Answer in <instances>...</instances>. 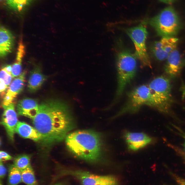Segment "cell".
Listing matches in <instances>:
<instances>
[{
	"label": "cell",
	"instance_id": "obj_25",
	"mask_svg": "<svg viewBox=\"0 0 185 185\" xmlns=\"http://www.w3.org/2000/svg\"><path fill=\"white\" fill-rule=\"evenodd\" d=\"M6 169L2 162L0 163V177L1 179L3 178L5 175Z\"/></svg>",
	"mask_w": 185,
	"mask_h": 185
},
{
	"label": "cell",
	"instance_id": "obj_6",
	"mask_svg": "<svg viewBox=\"0 0 185 185\" xmlns=\"http://www.w3.org/2000/svg\"><path fill=\"white\" fill-rule=\"evenodd\" d=\"M144 105L153 107V102L148 85L138 86L129 92L126 102L113 118L126 113L136 112Z\"/></svg>",
	"mask_w": 185,
	"mask_h": 185
},
{
	"label": "cell",
	"instance_id": "obj_8",
	"mask_svg": "<svg viewBox=\"0 0 185 185\" xmlns=\"http://www.w3.org/2000/svg\"><path fill=\"white\" fill-rule=\"evenodd\" d=\"M73 177L79 181L81 185H119V181L111 175H99L81 170L66 169L61 170L57 178L66 176Z\"/></svg>",
	"mask_w": 185,
	"mask_h": 185
},
{
	"label": "cell",
	"instance_id": "obj_27",
	"mask_svg": "<svg viewBox=\"0 0 185 185\" xmlns=\"http://www.w3.org/2000/svg\"><path fill=\"white\" fill-rule=\"evenodd\" d=\"M0 91L1 93H3L8 88L7 86L3 82L0 81Z\"/></svg>",
	"mask_w": 185,
	"mask_h": 185
},
{
	"label": "cell",
	"instance_id": "obj_31",
	"mask_svg": "<svg viewBox=\"0 0 185 185\" xmlns=\"http://www.w3.org/2000/svg\"></svg>",
	"mask_w": 185,
	"mask_h": 185
},
{
	"label": "cell",
	"instance_id": "obj_28",
	"mask_svg": "<svg viewBox=\"0 0 185 185\" xmlns=\"http://www.w3.org/2000/svg\"><path fill=\"white\" fill-rule=\"evenodd\" d=\"M160 1L167 4H171L175 2L176 0H159Z\"/></svg>",
	"mask_w": 185,
	"mask_h": 185
},
{
	"label": "cell",
	"instance_id": "obj_1",
	"mask_svg": "<svg viewBox=\"0 0 185 185\" xmlns=\"http://www.w3.org/2000/svg\"><path fill=\"white\" fill-rule=\"evenodd\" d=\"M33 125L40 134V141L49 146L65 138L74 127V119L70 108L64 102L56 99L43 101L33 119Z\"/></svg>",
	"mask_w": 185,
	"mask_h": 185
},
{
	"label": "cell",
	"instance_id": "obj_11",
	"mask_svg": "<svg viewBox=\"0 0 185 185\" xmlns=\"http://www.w3.org/2000/svg\"><path fill=\"white\" fill-rule=\"evenodd\" d=\"M124 136L128 149L132 151L140 149L150 143L152 141L151 137L142 132H126Z\"/></svg>",
	"mask_w": 185,
	"mask_h": 185
},
{
	"label": "cell",
	"instance_id": "obj_21",
	"mask_svg": "<svg viewBox=\"0 0 185 185\" xmlns=\"http://www.w3.org/2000/svg\"><path fill=\"white\" fill-rule=\"evenodd\" d=\"M32 0H6L7 4L12 9L21 11L30 3Z\"/></svg>",
	"mask_w": 185,
	"mask_h": 185
},
{
	"label": "cell",
	"instance_id": "obj_3",
	"mask_svg": "<svg viewBox=\"0 0 185 185\" xmlns=\"http://www.w3.org/2000/svg\"><path fill=\"white\" fill-rule=\"evenodd\" d=\"M136 57L127 50L118 54L116 61L117 86L115 102L121 96L127 85L135 76L137 70Z\"/></svg>",
	"mask_w": 185,
	"mask_h": 185
},
{
	"label": "cell",
	"instance_id": "obj_15",
	"mask_svg": "<svg viewBox=\"0 0 185 185\" xmlns=\"http://www.w3.org/2000/svg\"><path fill=\"white\" fill-rule=\"evenodd\" d=\"M15 132L21 137L32 140L34 141H40V134L35 127L24 122L18 121L15 130Z\"/></svg>",
	"mask_w": 185,
	"mask_h": 185
},
{
	"label": "cell",
	"instance_id": "obj_29",
	"mask_svg": "<svg viewBox=\"0 0 185 185\" xmlns=\"http://www.w3.org/2000/svg\"><path fill=\"white\" fill-rule=\"evenodd\" d=\"M181 135L183 137L184 139V142L183 145L184 148V150H185V134L184 133H182Z\"/></svg>",
	"mask_w": 185,
	"mask_h": 185
},
{
	"label": "cell",
	"instance_id": "obj_19",
	"mask_svg": "<svg viewBox=\"0 0 185 185\" xmlns=\"http://www.w3.org/2000/svg\"><path fill=\"white\" fill-rule=\"evenodd\" d=\"M21 171L22 182L27 185H38L34 172L31 165Z\"/></svg>",
	"mask_w": 185,
	"mask_h": 185
},
{
	"label": "cell",
	"instance_id": "obj_13",
	"mask_svg": "<svg viewBox=\"0 0 185 185\" xmlns=\"http://www.w3.org/2000/svg\"><path fill=\"white\" fill-rule=\"evenodd\" d=\"M39 106L37 101L34 99L30 98L22 99L17 104V114L33 119L38 113Z\"/></svg>",
	"mask_w": 185,
	"mask_h": 185
},
{
	"label": "cell",
	"instance_id": "obj_20",
	"mask_svg": "<svg viewBox=\"0 0 185 185\" xmlns=\"http://www.w3.org/2000/svg\"><path fill=\"white\" fill-rule=\"evenodd\" d=\"M13 164L21 171L24 170L30 165V158L26 154L18 155L15 158Z\"/></svg>",
	"mask_w": 185,
	"mask_h": 185
},
{
	"label": "cell",
	"instance_id": "obj_4",
	"mask_svg": "<svg viewBox=\"0 0 185 185\" xmlns=\"http://www.w3.org/2000/svg\"><path fill=\"white\" fill-rule=\"evenodd\" d=\"M148 85L153 107L162 112L168 113L173 103L170 79L164 76H159L153 79Z\"/></svg>",
	"mask_w": 185,
	"mask_h": 185
},
{
	"label": "cell",
	"instance_id": "obj_23",
	"mask_svg": "<svg viewBox=\"0 0 185 185\" xmlns=\"http://www.w3.org/2000/svg\"><path fill=\"white\" fill-rule=\"evenodd\" d=\"M22 72V62L15 61L12 66L11 73L13 78L20 76Z\"/></svg>",
	"mask_w": 185,
	"mask_h": 185
},
{
	"label": "cell",
	"instance_id": "obj_26",
	"mask_svg": "<svg viewBox=\"0 0 185 185\" xmlns=\"http://www.w3.org/2000/svg\"><path fill=\"white\" fill-rule=\"evenodd\" d=\"M173 176L176 181L179 185H185V179L175 175Z\"/></svg>",
	"mask_w": 185,
	"mask_h": 185
},
{
	"label": "cell",
	"instance_id": "obj_7",
	"mask_svg": "<svg viewBox=\"0 0 185 185\" xmlns=\"http://www.w3.org/2000/svg\"><path fill=\"white\" fill-rule=\"evenodd\" d=\"M146 23L144 21L138 26L127 28L125 31L134 43L135 50L134 54L136 58L140 60L142 66L151 68L146 44L148 35Z\"/></svg>",
	"mask_w": 185,
	"mask_h": 185
},
{
	"label": "cell",
	"instance_id": "obj_10",
	"mask_svg": "<svg viewBox=\"0 0 185 185\" xmlns=\"http://www.w3.org/2000/svg\"><path fill=\"white\" fill-rule=\"evenodd\" d=\"M14 105L13 103L8 106H3L4 111L1 122L6 130L8 137L12 141L14 140L15 128L18 122Z\"/></svg>",
	"mask_w": 185,
	"mask_h": 185
},
{
	"label": "cell",
	"instance_id": "obj_5",
	"mask_svg": "<svg viewBox=\"0 0 185 185\" xmlns=\"http://www.w3.org/2000/svg\"><path fill=\"white\" fill-rule=\"evenodd\" d=\"M146 21L163 37H173L177 34L180 27L179 17L171 6L166 7L158 14Z\"/></svg>",
	"mask_w": 185,
	"mask_h": 185
},
{
	"label": "cell",
	"instance_id": "obj_2",
	"mask_svg": "<svg viewBox=\"0 0 185 185\" xmlns=\"http://www.w3.org/2000/svg\"><path fill=\"white\" fill-rule=\"evenodd\" d=\"M65 142L69 150L78 158L92 163L101 161L102 142L99 133L89 130L76 131L67 135Z\"/></svg>",
	"mask_w": 185,
	"mask_h": 185
},
{
	"label": "cell",
	"instance_id": "obj_18",
	"mask_svg": "<svg viewBox=\"0 0 185 185\" xmlns=\"http://www.w3.org/2000/svg\"><path fill=\"white\" fill-rule=\"evenodd\" d=\"M22 182L21 171L13 164L10 167L7 185H17Z\"/></svg>",
	"mask_w": 185,
	"mask_h": 185
},
{
	"label": "cell",
	"instance_id": "obj_30",
	"mask_svg": "<svg viewBox=\"0 0 185 185\" xmlns=\"http://www.w3.org/2000/svg\"><path fill=\"white\" fill-rule=\"evenodd\" d=\"M54 185H67V184L66 183L63 182H59L57 184H55Z\"/></svg>",
	"mask_w": 185,
	"mask_h": 185
},
{
	"label": "cell",
	"instance_id": "obj_17",
	"mask_svg": "<svg viewBox=\"0 0 185 185\" xmlns=\"http://www.w3.org/2000/svg\"><path fill=\"white\" fill-rule=\"evenodd\" d=\"M26 72L24 71L21 75L15 78L9 86L6 95L12 97L14 99L22 91L25 82Z\"/></svg>",
	"mask_w": 185,
	"mask_h": 185
},
{
	"label": "cell",
	"instance_id": "obj_24",
	"mask_svg": "<svg viewBox=\"0 0 185 185\" xmlns=\"http://www.w3.org/2000/svg\"><path fill=\"white\" fill-rule=\"evenodd\" d=\"M12 157L6 152L1 151L0 152V160L1 162L11 160Z\"/></svg>",
	"mask_w": 185,
	"mask_h": 185
},
{
	"label": "cell",
	"instance_id": "obj_12",
	"mask_svg": "<svg viewBox=\"0 0 185 185\" xmlns=\"http://www.w3.org/2000/svg\"><path fill=\"white\" fill-rule=\"evenodd\" d=\"M166 60L164 68L165 72L172 78L177 76L180 73L184 64L179 51L176 49L174 50Z\"/></svg>",
	"mask_w": 185,
	"mask_h": 185
},
{
	"label": "cell",
	"instance_id": "obj_14",
	"mask_svg": "<svg viewBox=\"0 0 185 185\" xmlns=\"http://www.w3.org/2000/svg\"><path fill=\"white\" fill-rule=\"evenodd\" d=\"M14 42L13 36L7 29L1 26L0 30V55L4 57L10 53Z\"/></svg>",
	"mask_w": 185,
	"mask_h": 185
},
{
	"label": "cell",
	"instance_id": "obj_16",
	"mask_svg": "<svg viewBox=\"0 0 185 185\" xmlns=\"http://www.w3.org/2000/svg\"><path fill=\"white\" fill-rule=\"evenodd\" d=\"M45 76L39 68H35L31 72L28 81L27 87L31 93L36 91L41 87L46 79Z\"/></svg>",
	"mask_w": 185,
	"mask_h": 185
},
{
	"label": "cell",
	"instance_id": "obj_22",
	"mask_svg": "<svg viewBox=\"0 0 185 185\" xmlns=\"http://www.w3.org/2000/svg\"><path fill=\"white\" fill-rule=\"evenodd\" d=\"M0 76V82L4 83L8 88L13 78L11 73L8 72L4 67L1 70Z\"/></svg>",
	"mask_w": 185,
	"mask_h": 185
},
{
	"label": "cell",
	"instance_id": "obj_9",
	"mask_svg": "<svg viewBox=\"0 0 185 185\" xmlns=\"http://www.w3.org/2000/svg\"><path fill=\"white\" fill-rule=\"evenodd\" d=\"M178 41V39L173 37H163L160 40L153 43L151 50L157 60L160 61L164 60L176 49Z\"/></svg>",
	"mask_w": 185,
	"mask_h": 185
}]
</instances>
